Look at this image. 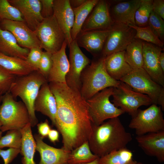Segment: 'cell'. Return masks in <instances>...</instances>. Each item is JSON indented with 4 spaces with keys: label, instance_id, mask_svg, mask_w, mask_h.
Listing matches in <instances>:
<instances>
[{
    "label": "cell",
    "instance_id": "obj_1",
    "mask_svg": "<svg viewBox=\"0 0 164 164\" xmlns=\"http://www.w3.org/2000/svg\"><path fill=\"white\" fill-rule=\"evenodd\" d=\"M56 101L55 126L62 138V147L71 151L88 141L92 123L87 100L66 83L50 82Z\"/></svg>",
    "mask_w": 164,
    "mask_h": 164
},
{
    "label": "cell",
    "instance_id": "obj_2",
    "mask_svg": "<svg viewBox=\"0 0 164 164\" xmlns=\"http://www.w3.org/2000/svg\"><path fill=\"white\" fill-rule=\"evenodd\" d=\"M132 140L118 117L109 119L99 125L92 124L88 141L92 152L100 158L113 151L126 148Z\"/></svg>",
    "mask_w": 164,
    "mask_h": 164
},
{
    "label": "cell",
    "instance_id": "obj_3",
    "mask_svg": "<svg viewBox=\"0 0 164 164\" xmlns=\"http://www.w3.org/2000/svg\"><path fill=\"white\" fill-rule=\"evenodd\" d=\"M105 58L101 55L93 60L81 73L80 92L86 100L100 91L109 87H116L119 84L120 81L114 79L107 72Z\"/></svg>",
    "mask_w": 164,
    "mask_h": 164
},
{
    "label": "cell",
    "instance_id": "obj_4",
    "mask_svg": "<svg viewBox=\"0 0 164 164\" xmlns=\"http://www.w3.org/2000/svg\"><path fill=\"white\" fill-rule=\"evenodd\" d=\"M46 81V79L37 70L26 75L17 77L10 87L9 92L15 99L20 97L26 106L31 127L38 122L34 108L35 101L41 87Z\"/></svg>",
    "mask_w": 164,
    "mask_h": 164
},
{
    "label": "cell",
    "instance_id": "obj_5",
    "mask_svg": "<svg viewBox=\"0 0 164 164\" xmlns=\"http://www.w3.org/2000/svg\"><path fill=\"white\" fill-rule=\"evenodd\" d=\"M1 102L0 122L2 132L12 129L20 130L30 123L28 111L22 101H16L8 92L2 95Z\"/></svg>",
    "mask_w": 164,
    "mask_h": 164
},
{
    "label": "cell",
    "instance_id": "obj_6",
    "mask_svg": "<svg viewBox=\"0 0 164 164\" xmlns=\"http://www.w3.org/2000/svg\"><path fill=\"white\" fill-rule=\"evenodd\" d=\"M134 91L148 96L164 111V87L154 81L143 68L133 70L120 80Z\"/></svg>",
    "mask_w": 164,
    "mask_h": 164
},
{
    "label": "cell",
    "instance_id": "obj_7",
    "mask_svg": "<svg viewBox=\"0 0 164 164\" xmlns=\"http://www.w3.org/2000/svg\"><path fill=\"white\" fill-rule=\"evenodd\" d=\"M113 89V87L105 88L87 100L92 124L99 125L106 120L118 117L125 113L110 101Z\"/></svg>",
    "mask_w": 164,
    "mask_h": 164
},
{
    "label": "cell",
    "instance_id": "obj_8",
    "mask_svg": "<svg viewBox=\"0 0 164 164\" xmlns=\"http://www.w3.org/2000/svg\"><path fill=\"white\" fill-rule=\"evenodd\" d=\"M112 102L114 106L122 109L133 118L137 114L138 108L153 104L147 95L134 91L128 85L120 81L118 86L114 87Z\"/></svg>",
    "mask_w": 164,
    "mask_h": 164
},
{
    "label": "cell",
    "instance_id": "obj_9",
    "mask_svg": "<svg viewBox=\"0 0 164 164\" xmlns=\"http://www.w3.org/2000/svg\"><path fill=\"white\" fill-rule=\"evenodd\" d=\"M161 107L152 104L145 110L138 109L132 118L128 127L134 129L137 136L164 131V119Z\"/></svg>",
    "mask_w": 164,
    "mask_h": 164
},
{
    "label": "cell",
    "instance_id": "obj_10",
    "mask_svg": "<svg viewBox=\"0 0 164 164\" xmlns=\"http://www.w3.org/2000/svg\"><path fill=\"white\" fill-rule=\"evenodd\" d=\"M34 31L42 48L52 54L59 51L66 41L65 35L53 15L44 19Z\"/></svg>",
    "mask_w": 164,
    "mask_h": 164
},
{
    "label": "cell",
    "instance_id": "obj_11",
    "mask_svg": "<svg viewBox=\"0 0 164 164\" xmlns=\"http://www.w3.org/2000/svg\"><path fill=\"white\" fill-rule=\"evenodd\" d=\"M135 33L134 29L129 26L114 23L101 55L106 57L112 53L125 50L134 39Z\"/></svg>",
    "mask_w": 164,
    "mask_h": 164
},
{
    "label": "cell",
    "instance_id": "obj_12",
    "mask_svg": "<svg viewBox=\"0 0 164 164\" xmlns=\"http://www.w3.org/2000/svg\"><path fill=\"white\" fill-rule=\"evenodd\" d=\"M68 47L70 68L66 77V84L70 87L80 91L81 73L91 61L81 51L75 39Z\"/></svg>",
    "mask_w": 164,
    "mask_h": 164
},
{
    "label": "cell",
    "instance_id": "obj_13",
    "mask_svg": "<svg viewBox=\"0 0 164 164\" xmlns=\"http://www.w3.org/2000/svg\"><path fill=\"white\" fill-rule=\"evenodd\" d=\"M0 27L11 32L21 47L29 50L34 47L42 48L34 32L28 27L25 22L4 20L0 23Z\"/></svg>",
    "mask_w": 164,
    "mask_h": 164
},
{
    "label": "cell",
    "instance_id": "obj_14",
    "mask_svg": "<svg viewBox=\"0 0 164 164\" xmlns=\"http://www.w3.org/2000/svg\"><path fill=\"white\" fill-rule=\"evenodd\" d=\"M162 49L159 46L143 41L142 68L154 81L164 87V73L159 62Z\"/></svg>",
    "mask_w": 164,
    "mask_h": 164
},
{
    "label": "cell",
    "instance_id": "obj_15",
    "mask_svg": "<svg viewBox=\"0 0 164 164\" xmlns=\"http://www.w3.org/2000/svg\"><path fill=\"white\" fill-rule=\"evenodd\" d=\"M109 7V1L99 0L85 21L81 31L104 29L111 28L114 22L110 16Z\"/></svg>",
    "mask_w": 164,
    "mask_h": 164
},
{
    "label": "cell",
    "instance_id": "obj_16",
    "mask_svg": "<svg viewBox=\"0 0 164 164\" xmlns=\"http://www.w3.org/2000/svg\"><path fill=\"white\" fill-rule=\"evenodd\" d=\"M112 27L104 29L81 31L75 40L79 47L85 48L94 56L101 55Z\"/></svg>",
    "mask_w": 164,
    "mask_h": 164
},
{
    "label": "cell",
    "instance_id": "obj_17",
    "mask_svg": "<svg viewBox=\"0 0 164 164\" xmlns=\"http://www.w3.org/2000/svg\"><path fill=\"white\" fill-rule=\"evenodd\" d=\"M135 139L146 154L155 157L160 162H164V131L137 136Z\"/></svg>",
    "mask_w": 164,
    "mask_h": 164
},
{
    "label": "cell",
    "instance_id": "obj_18",
    "mask_svg": "<svg viewBox=\"0 0 164 164\" xmlns=\"http://www.w3.org/2000/svg\"><path fill=\"white\" fill-rule=\"evenodd\" d=\"M22 15L28 27L34 31L44 19L41 14L40 0H8Z\"/></svg>",
    "mask_w": 164,
    "mask_h": 164
},
{
    "label": "cell",
    "instance_id": "obj_19",
    "mask_svg": "<svg viewBox=\"0 0 164 164\" xmlns=\"http://www.w3.org/2000/svg\"><path fill=\"white\" fill-rule=\"evenodd\" d=\"M141 2V0H130L112 4L109 1V12L113 22L128 26L135 25V13Z\"/></svg>",
    "mask_w": 164,
    "mask_h": 164
},
{
    "label": "cell",
    "instance_id": "obj_20",
    "mask_svg": "<svg viewBox=\"0 0 164 164\" xmlns=\"http://www.w3.org/2000/svg\"><path fill=\"white\" fill-rule=\"evenodd\" d=\"M36 150L40 154L39 164H68L71 151L63 147L60 149L52 147L43 141V138L39 135L35 136Z\"/></svg>",
    "mask_w": 164,
    "mask_h": 164
},
{
    "label": "cell",
    "instance_id": "obj_21",
    "mask_svg": "<svg viewBox=\"0 0 164 164\" xmlns=\"http://www.w3.org/2000/svg\"><path fill=\"white\" fill-rule=\"evenodd\" d=\"M53 15L66 38L68 46L73 41L71 31L74 21V15L69 0H54Z\"/></svg>",
    "mask_w": 164,
    "mask_h": 164
},
{
    "label": "cell",
    "instance_id": "obj_22",
    "mask_svg": "<svg viewBox=\"0 0 164 164\" xmlns=\"http://www.w3.org/2000/svg\"><path fill=\"white\" fill-rule=\"evenodd\" d=\"M35 111L48 117L55 126L57 111L56 98L52 92L48 81L41 87L34 103Z\"/></svg>",
    "mask_w": 164,
    "mask_h": 164
},
{
    "label": "cell",
    "instance_id": "obj_23",
    "mask_svg": "<svg viewBox=\"0 0 164 164\" xmlns=\"http://www.w3.org/2000/svg\"><path fill=\"white\" fill-rule=\"evenodd\" d=\"M67 46L66 41L59 51L52 54V65L47 79L48 82L66 83V77L70 68L66 52Z\"/></svg>",
    "mask_w": 164,
    "mask_h": 164
},
{
    "label": "cell",
    "instance_id": "obj_24",
    "mask_svg": "<svg viewBox=\"0 0 164 164\" xmlns=\"http://www.w3.org/2000/svg\"><path fill=\"white\" fill-rule=\"evenodd\" d=\"M125 53V50L115 53L104 59L107 72L112 78L118 81H120L133 70L126 60Z\"/></svg>",
    "mask_w": 164,
    "mask_h": 164
},
{
    "label": "cell",
    "instance_id": "obj_25",
    "mask_svg": "<svg viewBox=\"0 0 164 164\" xmlns=\"http://www.w3.org/2000/svg\"><path fill=\"white\" fill-rule=\"evenodd\" d=\"M0 52L6 55L26 60L29 50L20 46L11 32L0 27Z\"/></svg>",
    "mask_w": 164,
    "mask_h": 164
},
{
    "label": "cell",
    "instance_id": "obj_26",
    "mask_svg": "<svg viewBox=\"0 0 164 164\" xmlns=\"http://www.w3.org/2000/svg\"><path fill=\"white\" fill-rule=\"evenodd\" d=\"M0 66L16 77L24 76L38 70L26 60L6 55L1 52Z\"/></svg>",
    "mask_w": 164,
    "mask_h": 164
},
{
    "label": "cell",
    "instance_id": "obj_27",
    "mask_svg": "<svg viewBox=\"0 0 164 164\" xmlns=\"http://www.w3.org/2000/svg\"><path fill=\"white\" fill-rule=\"evenodd\" d=\"M29 123L20 130L22 134L21 152L23 164H36L34 161L36 143Z\"/></svg>",
    "mask_w": 164,
    "mask_h": 164
},
{
    "label": "cell",
    "instance_id": "obj_28",
    "mask_svg": "<svg viewBox=\"0 0 164 164\" xmlns=\"http://www.w3.org/2000/svg\"><path fill=\"white\" fill-rule=\"evenodd\" d=\"M99 0H87L78 7L73 8L74 21L71 31L72 40L75 39L89 15Z\"/></svg>",
    "mask_w": 164,
    "mask_h": 164
},
{
    "label": "cell",
    "instance_id": "obj_29",
    "mask_svg": "<svg viewBox=\"0 0 164 164\" xmlns=\"http://www.w3.org/2000/svg\"><path fill=\"white\" fill-rule=\"evenodd\" d=\"M142 42L134 38L125 50L126 60L133 70L143 67Z\"/></svg>",
    "mask_w": 164,
    "mask_h": 164
},
{
    "label": "cell",
    "instance_id": "obj_30",
    "mask_svg": "<svg viewBox=\"0 0 164 164\" xmlns=\"http://www.w3.org/2000/svg\"><path fill=\"white\" fill-rule=\"evenodd\" d=\"M132 151L127 148L113 151L99 158L100 164H136Z\"/></svg>",
    "mask_w": 164,
    "mask_h": 164
},
{
    "label": "cell",
    "instance_id": "obj_31",
    "mask_svg": "<svg viewBox=\"0 0 164 164\" xmlns=\"http://www.w3.org/2000/svg\"><path fill=\"white\" fill-rule=\"evenodd\" d=\"M99 158L93 154L87 141L71 151L69 155L68 164L87 163Z\"/></svg>",
    "mask_w": 164,
    "mask_h": 164
},
{
    "label": "cell",
    "instance_id": "obj_32",
    "mask_svg": "<svg viewBox=\"0 0 164 164\" xmlns=\"http://www.w3.org/2000/svg\"><path fill=\"white\" fill-rule=\"evenodd\" d=\"M153 0H141L135 15V25L141 27L148 26L149 18L152 11Z\"/></svg>",
    "mask_w": 164,
    "mask_h": 164
},
{
    "label": "cell",
    "instance_id": "obj_33",
    "mask_svg": "<svg viewBox=\"0 0 164 164\" xmlns=\"http://www.w3.org/2000/svg\"><path fill=\"white\" fill-rule=\"evenodd\" d=\"M129 26L135 30L134 38L152 43L162 48L163 47L164 43L155 35L149 26L141 27L134 25Z\"/></svg>",
    "mask_w": 164,
    "mask_h": 164
},
{
    "label": "cell",
    "instance_id": "obj_34",
    "mask_svg": "<svg viewBox=\"0 0 164 164\" xmlns=\"http://www.w3.org/2000/svg\"><path fill=\"white\" fill-rule=\"evenodd\" d=\"M4 20L25 22L21 14L8 0H0V23Z\"/></svg>",
    "mask_w": 164,
    "mask_h": 164
},
{
    "label": "cell",
    "instance_id": "obj_35",
    "mask_svg": "<svg viewBox=\"0 0 164 164\" xmlns=\"http://www.w3.org/2000/svg\"><path fill=\"white\" fill-rule=\"evenodd\" d=\"M22 140V134L20 130H9L0 139V149L9 147L21 149Z\"/></svg>",
    "mask_w": 164,
    "mask_h": 164
},
{
    "label": "cell",
    "instance_id": "obj_36",
    "mask_svg": "<svg viewBox=\"0 0 164 164\" xmlns=\"http://www.w3.org/2000/svg\"><path fill=\"white\" fill-rule=\"evenodd\" d=\"M148 26L155 35L164 43V19L152 11L149 18Z\"/></svg>",
    "mask_w": 164,
    "mask_h": 164
},
{
    "label": "cell",
    "instance_id": "obj_37",
    "mask_svg": "<svg viewBox=\"0 0 164 164\" xmlns=\"http://www.w3.org/2000/svg\"><path fill=\"white\" fill-rule=\"evenodd\" d=\"M16 77L0 66V94L1 95L9 92Z\"/></svg>",
    "mask_w": 164,
    "mask_h": 164
},
{
    "label": "cell",
    "instance_id": "obj_38",
    "mask_svg": "<svg viewBox=\"0 0 164 164\" xmlns=\"http://www.w3.org/2000/svg\"><path fill=\"white\" fill-rule=\"evenodd\" d=\"M52 54L43 51L38 67V70L46 79L52 65Z\"/></svg>",
    "mask_w": 164,
    "mask_h": 164
},
{
    "label": "cell",
    "instance_id": "obj_39",
    "mask_svg": "<svg viewBox=\"0 0 164 164\" xmlns=\"http://www.w3.org/2000/svg\"><path fill=\"white\" fill-rule=\"evenodd\" d=\"M43 52L41 48L33 47L29 50L26 60L38 70Z\"/></svg>",
    "mask_w": 164,
    "mask_h": 164
},
{
    "label": "cell",
    "instance_id": "obj_40",
    "mask_svg": "<svg viewBox=\"0 0 164 164\" xmlns=\"http://www.w3.org/2000/svg\"><path fill=\"white\" fill-rule=\"evenodd\" d=\"M21 152V149L11 148L5 150L0 149V156L2 159L4 164H9Z\"/></svg>",
    "mask_w": 164,
    "mask_h": 164
},
{
    "label": "cell",
    "instance_id": "obj_41",
    "mask_svg": "<svg viewBox=\"0 0 164 164\" xmlns=\"http://www.w3.org/2000/svg\"><path fill=\"white\" fill-rule=\"evenodd\" d=\"M41 3V14L43 19L47 18L53 15L54 0H40Z\"/></svg>",
    "mask_w": 164,
    "mask_h": 164
},
{
    "label": "cell",
    "instance_id": "obj_42",
    "mask_svg": "<svg viewBox=\"0 0 164 164\" xmlns=\"http://www.w3.org/2000/svg\"><path fill=\"white\" fill-rule=\"evenodd\" d=\"M152 11L164 19V0H153Z\"/></svg>",
    "mask_w": 164,
    "mask_h": 164
},
{
    "label": "cell",
    "instance_id": "obj_43",
    "mask_svg": "<svg viewBox=\"0 0 164 164\" xmlns=\"http://www.w3.org/2000/svg\"><path fill=\"white\" fill-rule=\"evenodd\" d=\"M37 128L39 135L43 138L47 136L51 130L50 126L47 120L38 124Z\"/></svg>",
    "mask_w": 164,
    "mask_h": 164
},
{
    "label": "cell",
    "instance_id": "obj_44",
    "mask_svg": "<svg viewBox=\"0 0 164 164\" xmlns=\"http://www.w3.org/2000/svg\"><path fill=\"white\" fill-rule=\"evenodd\" d=\"M47 136L51 142L55 143L59 140V132L56 130L51 129Z\"/></svg>",
    "mask_w": 164,
    "mask_h": 164
},
{
    "label": "cell",
    "instance_id": "obj_45",
    "mask_svg": "<svg viewBox=\"0 0 164 164\" xmlns=\"http://www.w3.org/2000/svg\"><path fill=\"white\" fill-rule=\"evenodd\" d=\"M70 4L73 8H77L83 4L87 0H69Z\"/></svg>",
    "mask_w": 164,
    "mask_h": 164
},
{
    "label": "cell",
    "instance_id": "obj_46",
    "mask_svg": "<svg viewBox=\"0 0 164 164\" xmlns=\"http://www.w3.org/2000/svg\"><path fill=\"white\" fill-rule=\"evenodd\" d=\"M159 62L160 66L162 71L164 73V53L162 52L159 58Z\"/></svg>",
    "mask_w": 164,
    "mask_h": 164
},
{
    "label": "cell",
    "instance_id": "obj_47",
    "mask_svg": "<svg viewBox=\"0 0 164 164\" xmlns=\"http://www.w3.org/2000/svg\"><path fill=\"white\" fill-rule=\"evenodd\" d=\"M99 158H98L97 159H96V160H94V161L91 162L90 163H85V164H100L99 162Z\"/></svg>",
    "mask_w": 164,
    "mask_h": 164
},
{
    "label": "cell",
    "instance_id": "obj_48",
    "mask_svg": "<svg viewBox=\"0 0 164 164\" xmlns=\"http://www.w3.org/2000/svg\"><path fill=\"white\" fill-rule=\"evenodd\" d=\"M1 125H2V124L1 122H0V139L1 138V137H2V132L1 131V129H0V128Z\"/></svg>",
    "mask_w": 164,
    "mask_h": 164
},
{
    "label": "cell",
    "instance_id": "obj_49",
    "mask_svg": "<svg viewBox=\"0 0 164 164\" xmlns=\"http://www.w3.org/2000/svg\"><path fill=\"white\" fill-rule=\"evenodd\" d=\"M2 95H1L0 94V103H1V101H2Z\"/></svg>",
    "mask_w": 164,
    "mask_h": 164
},
{
    "label": "cell",
    "instance_id": "obj_50",
    "mask_svg": "<svg viewBox=\"0 0 164 164\" xmlns=\"http://www.w3.org/2000/svg\"><path fill=\"white\" fill-rule=\"evenodd\" d=\"M136 164H145L141 162H137Z\"/></svg>",
    "mask_w": 164,
    "mask_h": 164
}]
</instances>
